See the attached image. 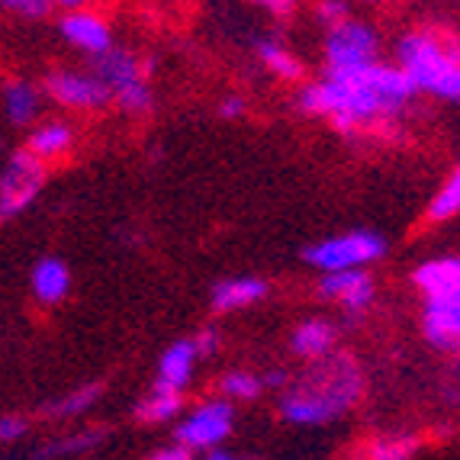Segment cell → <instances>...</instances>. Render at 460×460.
Wrapping results in <instances>:
<instances>
[{"label": "cell", "mask_w": 460, "mask_h": 460, "mask_svg": "<svg viewBox=\"0 0 460 460\" xmlns=\"http://www.w3.org/2000/svg\"><path fill=\"white\" fill-rule=\"evenodd\" d=\"M415 84L399 65L376 62L358 71H325V77L299 87L296 103L303 113L325 116L338 132L358 136L384 129L412 110Z\"/></svg>", "instance_id": "6da1fadb"}, {"label": "cell", "mask_w": 460, "mask_h": 460, "mask_svg": "<svg viewBox=\"0 0 460 460\" xmlns=\"http://www.w3.org/2000/svg\"><path fill=\"white\" fill-rule=\"evenodd\" d=\"M364 374L351 354H332L299 376L280 399V415L293 425H325L361 399Z\"/></svg>", "instance_id": "7a4b0ae2"}, {"label": "cell", "mask_w": 460, "mask_h": 460, "mask_svg": "<svg viewBox=\"0 0 460 460\" xmlns=\"http://www.w3.org/2000/svg\"><path fill=\"white\" fill-rule=\"evenodd\" d=\"M396 65L419 93L460 107V46L435 30H412L399 36Z\"/></svg>", "instance_id": "3957f363"}, {"label": "cell", "mask_w": 460, "mask_h": 460, "mask_svg": "<svg viewBox=\"0 0 460 460\" xmlns=\"http://www.w3.org/2000/svg\"><path fill=\"white\" fill-rule=\"evenodd\" d=\"M412 284L422 293V332L435 351L460 354V258L419 264Z\"/></svg>", "instance_id": "277c9868"}, {"label": "cell", "mask_w": 460, "mask_h": 460, "mask_svg": "<svg viewBox=\"0 0 460 460\" xmlns=\"http://www.w3.org/2000/svg\"><path fill=\"white\" fill-rule=\"evenodd\" d=\"M152 62L138 58L129 49H110L100 58H93V75L110 87V97L123 113L146 116L152 110V87H148Z\"/></svg>", "instance_id": "5b68a950"}, {"label": "cell", "mask_w": 460, "mask_h": 460, "mask_svg": "<svg viewBox=\"0 0 460 460\" xmlns=\"http://www.w3.org/2000/svg\"><path fill=\"white\" fill-rule=\"evenodd\" d=\"M386 254V238L370 229H351L341 235H329L303 252V261L323 274L338 270H367V264L380 261Z\"/></svg>", "instance_id": "8992f818"}, {"label": "cell", "mask_w": 460, "mask_h": 460, "mask_svg": "<svg viewBox=\"0 0 460 460\" xmlns=\"http://www.w3.org/2000/svg\"><path fill=\"white\" fill-rule=\"evenodd\" d=\"M380 62V36L370 23L348 16L325 32V71H358Z\"/></svg>", "instance_id": "52a82bcc"}, {"label": "cell", "mask_w": 460, "mask_h": 460, "mask_svg": "<svg viewBox=\"0 0 460 460\" xmlns=\"http://www.w3.org/2000/svg\"><path fill=\"white\" fill-rule=\"evenodd\" d=\"M46 187V164L32 152H13L0 171V219L10 223L32 207Z\"/></svg>", "instance_id": "ba28073f"}, {"label": "cell", "mask_w": 460, "mask_h": 460, "mask_svg": "<svg viewBox=\"0 0 460 460\" xmlns=\"http://www.w3.org/2000/svg\"><path fill=\"white\" fill-rule=\"evenodd\" d=\"M42 91L65 110H103L107 103H113L110 87L100 81L93 71H77V68H62L42 81Z\"/></svg>", "instance_id": "9c48e42d"}, {"label": "cell", "mask_w": 460, "mask_h": 460, "mask_svg": "<svg viewBox=\"0 0 460 460\" xmlns=\"http://www.w3.org/2000/svg\"><path fill=\"white\" fill-rule=\"evenodd\" d=\"M232 419H235V412H232V402H226V399L203 402V406L193 409L184 422L177 425V445L190 447V451L219 445L229 435Z\"/></svg>", "instance_id": "30bf717a"}, {"label": "cell", "mask_w": 460, "mask_h": 460, "mask_svg": "<svg viewBox=\"0 0 460 460\" xmlns=\"http://www.w3.org/2000/svg\"><path fill=\"white\" fill-rule=\"evenodd\" d=\"M319 296L341 303L348 315H361L370 309L376 296L374 277L367 270H338V274H323L319 280Z\"/></svg>", "instance_id": "8fae6325"}, {"label": "cell", "mask_w": 460, "mask_h": 460, "mask_svg": "<svg viewBox=\"0 0 460 460\" xmlns=\"http://www.w3.org/2000/svg\"><path fill=\"white\" fill-rule=\"evenodd\" d=\"M58 30H62V36H65L68 46L81 49V52H87L91 58H100L103 52L113 49V30H110L107 20H103L100 13H93V10L65 13L62 23H58Z\"/></svg>", "instance_id": "7c38bea8"}, {"label": "cell", "mask_w": 460, "mask_h": 460, "mask_svg": "<svg viewBox=\"0 0 460 460\" xmlns=\"http://www.w3.org/2000/svg\"><path fill=\"white\" fill-rule=\"evenodd\" d=\"M32 296L42 303V306H55V303H62L71 290V270L65 261L58 258H42V261L32 268Z\"/></svg>", "instance_id": "4fadbf2b"}, {"label": "cell", "mask_w": 460, "mask_h": 460, "mask_svg": "<svg viewBox=\"0 0 460 460\" xmlns=\"http://www.w3.org/2000/svg\"><path fill=\"white\" fill-rule=\"evenodd\" d=\"M264 296H268V284L261 277H232V280H219L213 287V309L216 313H232V309L254 306Z\"/></svg>", "instance_id": "5bb4252c"}, {"label": "cell", "mask_w": 460, "mask_h": 460, "mask_svg": "<svg viewBox=\"0 0 460 460\" xmlns=\"http://www.w3.org/2000/svg\"><path fill=\"white\" fill-rule=\"evenodd\" d=\"M335 341H338V332L332 323L325 319H306L303 325H296L290 338V348L299 354V358H306V361H323L335 351Z\"/></svg>", "instance_id": "9a60e30c"}, {"label": "cell", "mask_w": 460, "mask_h": 460, "mask_svg": "<svg viewBox=\"0 0 460 460\" xmlns=\"http://www.w3.org/2000/svg\"><path fill=\"white\" fill-rule=\"evenodd\" d=\"M71 146H75V129L68 123H62V119H49L39 129H32L30 142H26V152H32L39 162L49 164L65 158L71 152Z\"/></svg>", "instance_id": "2e32d148"}, {"label": "cell", "mask_w": 460, "mask_h": 460, "mask_svg": "<svg viewBox=\"0 0 460 460\" xmlns=\"http://www.w3.org/2000/svg\"><path fill=\"white\" fill-rule=\"evenodd\" d=\"M39 110H42V91L32 87L30 81H10L4 87V113L13 126L36 123Z\"/></svg>", "instance_id": "e0dca14e"}, {"label": "cell", "mask_w": 460, "mask_h": 460, "mask_svg": "<svg viewBox=\"0 0 460 460\" xmlns=\"http://www.w3.org/2000/svg\"><path fill=\"white\" fill-rule=\"evenodd\" d=\"M197 358L199 354H197V348H193V341H187V338L184 341H174V345L162 354V361H158V380L174 386V390H184V386L190 384Z\"/></svg>", "instance_id": "ac0fdd59"}, {"label": "cell", "mask_w": 460, "mask_h": 460, "mask_svg": "<svg viewBox=\"0 0 460 460\" xmlns=\"http://www.w3.org/2000/svg\"><path fill=\"white\" fill-rule=\"evenodd\" d=\"M177 409H181V390H174V386L158 380V384L152 386V393L138 402V419H142V422H168V419L177 415Z\"/></svg>", "instance_id": "d6986e66"}, {"label": "cell", "mask_w": 460, "mask_h": 460, "mask_svg": "<svg viewBox=\"0 0 460 460\" xmlns=\"http://www.w3.org/2000/svg\"><path fill=\"white\" fill-rule=\"evenodd\" d=\"M258 58H261L264 68L280 77V81H303V65H299V58L293 52H287L277 39H261V42H258Z\"/></svg>", "instance_id": "ffe728a7"}, {"label": "cell", "mask_w": 460, "mask_h": 460, "mask_svg": "<svg viewBox=\"0 0 460 460\" xmlns=\"http://www.w3.org/2000/svg\"><path fill=\"white\" fill-rule=\"evenodd\" d=\"M457 216H460V164L447 174L441 190L431 197L429 209H425V219H429V223H451Z\"/></svg>", "instance_id": "44dd1931"}, {"label": "cell", "mask_w": 460, "mask_h": 460, "mask_svg": "<svg viewBox=\"0 0 460 460\" xmlns=\"http://www.w3.org/2000/svg\"><path fill=\"white\" fill-rule=\"evenodd\" d=\"M415 451H419V438L412 435L376 438L367 451V460H412Z\"/></svg>", "instance_id": "7402d4cb"}, {"label": "cell", "mask_w": 460, "mask_h": 460, "mask_svg": "<svg viewBox=\"0 0 460 460\" xmlns=\"http://www.w3.org/2000/svg\"><path fill=\"white\" fill-rule=\"evenodd\" d=\"M100 396V386L91 384V386H81V390L68 393L65 399H58V402H52V406L46 409V415H52V419H71V415L84 412V409H91L93 402H97Z\"/></svg>", "instance_id": "603a6c76"}, {"label": "cell", "mask_w": 460, "mask_h": 460, "mask_svg": "<svg viewBox=\"0 0 460 460\" xmlns=\"http://www.w3.org/2000/svg\"><path fill=\"white\" fill-rule=\"evenodd\" d=\"M223 393L229 399H254L258 393H261V380L254 374H245V370H232V374L223 376Z\"/></svg>", "instance_id": "cb8c5ba5"}, {"label": "cell", "mask_w": 460, "mask_h": 460, "mask_svg": "<svg viewBox=\"0 0 460 460\" xmlns=\"http://www.w3.org/2000/svg\"><path fill=\"white\" fill-rule=\"evenodd\" d=\"M0 7L13 16H23V20H46L52 13V0H0Z\"/></svg>", "instance_id": "d4e9b609"}, {"label": "cell", "mask_w": 460, "mask_h": 460, "mask_svg": "<svg viewBox=\"0 0 460 460\" xmlns=\"http://www.w3.org/2000/svg\"><path fill=\"white\" fill-rule=\"evenodd\" d=\"M100 438H103V431H81V435L75 438H65V441H55V445L42 447V454H77V451H84V447L97 445Z\"/></svg>", "instance_id": "484cf974"}, {"label": "cell", "mask_w": 460, "mask_h": 460, "mask_svg": "<svg viewBox=\"0 0 460 460\" xmlns=\"http://www.w3.org/2000/svg\"><path fill=\"white\" fill-rule=\"evenodd\" d=\"M315 16H319V23H325L332 30V26L345 23L348 16H351V7H348L345 0H319Z\"/></svg>", "instance_id": "4316f807"}, {"label": "cell", "mask_w": 460, "mask_h": 460, "mask_svg": "<svg viewBox=\"0 0 460 460\" xmlns=\"http://www.w3.org/2000/svg\"><path fill=\"white\" fill-rule=\"evenodd\" d=\"M190 341H193V348H197V354H203V358L216 354V351H219V345H223V341H219V332H216V329H203L197 338H190Z\"/></svg>", "instance_id": "83f0119b"}, {"label": "cell", "mask_w": 460, "mask_h": 460, "mask_svg": "<svg viewBox=\"0 0 460 460\" xmlns=\"http://www.w3.org/2000/svg\"><path fill=\"white\" fill-rule=\"evenodd\" d=\"M26 431V419L20 415H4L0 419V441H16Z\"/></svg>", "instance_id": "f1b7e54d"}, {"label": "cell", "mask_w": 460, "mask_h": 460, "mask_svg": "<svg viewBox=\"0 0 460 460\" xmlns=\"http://www.w3.org/2000/svg\"><path fill=\"white\" fill-rule=\"evenodd\" d=\"M219 116H226V119H242V116H245V100L238 97V93L223 97V103H219Z\"/></svg>", "instance_id": "f546056e"}, {"label": "cell", "mask_w": 460, "mask_h": 460, "mask_svg": "<svg viewBox=\"0 0 460 460\" xmlns=\"http://www.w3.org/2000/svg\"><path fill=\"white\" fill-rule=\"evenodd\" d=\"M148 460H193V457H190V447L174 445V447H164V451L152 454V457H148Z\"/></svg>", "instance_id": "4dcf8cb0"}, {"label": "cell", "mask_w": 460, "mask_h": 460, "mask_svg": "<svg viewBox=\"0 0 460 460\" xmlns=\"http://www.w3.org/2000/svg\"><path fill=\"white\" fill-rule=\"evenodd\" d=\"M254 4H261V7H268L270 13H277V16H287L296 7V0H254Z\"/></svg>", "instance_id": "1f68e13d"}, {"label": "cell", "mask_w": 460, "mask_h": 460, "mask_svg": "<svg viewBox=\"0 0 460 460\" xmlns=\"http://www.w3.org/2000/svg\"><path fill=\"white\" fill-rule=\"evenodd\" d=\"M52 7L65 10V13H77V10H91L93 0H52Z\"/></svg>", "instance_id": "d6a6232c"}, {"label": "cell", "mask_w": 460, "mask_h": 460, "mask_svg": "<svg viewBox=\"0 0 460 460\" xmlns=\"http://www.w3.org/2000/svg\"><path fill=\"white\" fill-rule=\"evenodd\" d=\"M261 384H264V386H284V384H287V374H284V370H270V374L264 376Z\"/></svg>", "instance_id": "836d02e7"}, {"label": "cell", "mask_w": 460, "mask_h": 460, "mask_svg": "<svg viewBox=\"0 0 460 460\" xmlns=\"http://www.w3.org/2000/svg\"><path fill=\"white\" fill-rule=\"evenodd\" d=\"M207 460H235V457H229V454H223V451H216V454H209Z\"/></svg>", "instance_id": "e575fe53"}, {"label": "cell", "mask_w": 460, "mask_h": 460, "mask_svg": "<svg viewBox=\"0 0 460 460\" xmlns=\"http://www.w3.org/2000/svg\"><path fill=\"white\" fill-rule=\"evenodd\" d=\"M374 4H376V0H374Z\"/></svg>", "instance_id": "d590c367"}]
</instances>
